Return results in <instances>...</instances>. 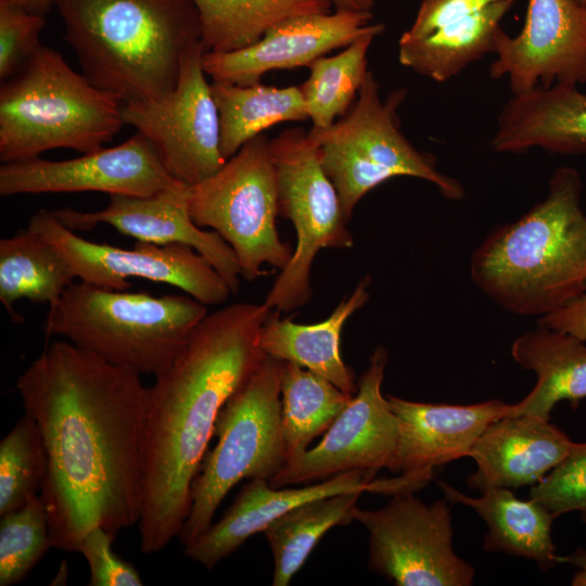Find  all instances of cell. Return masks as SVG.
<instances>
[{"instance_id": "obj_1", "label": "cell", "mask_w": 586, "mask_h": 586, "mask_svg": "<svg viewBox=\"0 0 586 586\" xmlns=\"http://www.w3.org/2000/svg\"><path fill=\"white\" fill-rule=\"evenodd\" d=\"M40 430L48 472L40 491L51 548L76 551L100 526L139 523L148 387L141 375L55 341L16 380Z\"/></svg>"}, {"instance_id": "obj_2", "label": "cell", "mask_w": 586, "mask_h": 586, "mask_svg": "<svg viewBox=\"0 0 586 586\" xmlns=\"http://www.w3.org/2000/svg\"><path fill=\"white\" fill-rule=\"evenodd\" d=\"M271 310L264 302H242L207 314L148 387L138 523L145 555L179 536L217 417L266 356L259 335Z\"/></svg>"}, {"instance_id": "obj_3", "label": "cell", "mask_w": 586, "mask_h": 586, "mask_svg": "<svg viewBox=\"0 0 586 586\" xmlns=\"http://www.w3.org/2000/svg\"><path fill=\"white\" fill-rule=\"evenodd\" d=\"M582 189L574 168H558L543 201L495 228L474 250L471 279L504 310L542 318L586 292Z\"/></svg>"}, {"instance_id": "obj_4", "label": "cell", "mask_w": 586, "mask_h": 586, "mask_svg": "<svg viewBox=\"0 0 586 586\" xmlns=\"http://www.w3.org/2000/svg\"><path fill=\"white\" fill-rule=\"evenodd\" d=\"M82 74L123 103L173 90L187 52L202 42L191 0H55Z\"/></svg>"}, {"instance_id": "obj_5", "label": "cell", "mask_w": 586, "mask_h": 586, "mask_svg": "<svg viewBox=\"0 0 586 586\" xmlns=\"http://www.w3.org/2000/svg\"><path fill=\"white\" fill-rule=\"evenodd\" d=\"M207 314L206 305L186 293L153 296L80 281L49 305L43 332L63 336L112 365L156 377Z\"/></svg>"}, {"instance_id": "obj_6", "label": "cell", "mask_w": 586, "mask_h": 586, "mask_svg": "<svg viewBox=\"0 0 586 586\" xmlns=\"http://www.w3.org/2000/svg\"><path fill=\"white\" fill-rule=\"evenodd\" d=\"M123 101L75 72L41 44L0 88V161L12 163L67 148H103L124 123Z\"/></svg>"}, {"instance_id": "obj_7", "label": "cell", "mask_w": 586, "mask_h": 586, "mask_svg": "<svg viewBox=\"0 0 586 586\" xmlns=\"http://www.w3.org/2000/svg\"><path fill=\"white\" fill-rule=\"evenodd\" d=\"M406 93L395 90L382 100L380 82L368 71L348 111L332 126L308 131L348 221L369 191L398 176L426 180L449 200L464 195L461 183L441 174L435 158L418 151L402 132L397 109Z\"/></svg>"}, {"instance_id": "obj_8", "label": "cell", "mask_w": 586, "mask_h": 586, "mask_svg": "<svg viewBox=\"0 0 586 586\" xmlns=\"http://www.w3.org/2000/svg\"><path fill=\"white\" fill-rule=\"evenodd\" d=\"M284 361L265 356L249 380L221 408L214 435L192 485L189 515L178 536L183 547L213 523L227 494L242 480L269 481L285 464L281 436Z\"/></svg>"}, {"instance_id": "obj_9", "label": "cell", "mask_w": 586, "mask_h": 586, "mask_svg": "<svg viewBox=\"0 0 586 586\" xmlns=\"http://www.w3.org/2000/svg\"><path fill=\"white\" fill-rule=\"evenodd\" d=\"M269 143L256 136L189 191L193 221L231 246L246 281L267 275L264 265L282 270L293 255L277 229L279 187Z\"/></svg>"}, {"instance_id": "obj_10", "label": "cell", "mask_w": 586, "mask_h": 586, "mask_svg": "<svg viewBox=\"0 0 586 586\" xmlns=\"http://www.w3.org/2000/svg\"><path fill=\"white\" fill-rule=\"evenodd\" d=\"M269 144L278 177L280 215L292 222L296 245L264 303L272 310L289 313L310 301L311 266L317 254L323 249H349L354 237L308 132L288 128Z\"/></svg>"}, {"instance_id": "obj_11", "label": "cell", "mask_w": 586, "mask_h": 586, "mask_svg": "<svg viewBox=\"0 0 586 586\" xmlns=\"http://www.w3.org/2000/svg\"><path fill=\"white\" fill-rule=\"evenodd\" d=\"M449 501L425 504L412 492L377 510L357 507L369 534L370 570L397 586H470L475 570L453 548Z\"/></svg>"}, {"instance_id": "obj_12", "label": "cell", "mask_w": 586, "mask_h": 586, "mask_svg": "<svg viewBox=\"0 0 586 586\" xmlns=\"http://www.w3.org/2000/svg\"><path fill=\"white\" fill-rule=\"evenodd\" d=\"M62 254L80 281L117 291L141 278L180 289L202 304L219 305L232 294L214 266L186 244L136 241L132 249L95 243L64 226L52 211L39 209L27 226Z\"/></svg>"}, {"instance_id": "obj_13", "label": "cell", "mask_w": 586, "mask_h": 586, "mask_svg": "<svg viewBox=\"0 0 586 586\" xmlns=\"http://www.w3.org/2000/svg\"><path fill=\"white\" fill-rule=\"evenodd\" d=\"M205 51L200 42L187 52L173 90L150 101L123 104L125 125L144 135L169 175L190 187L226 162L218 110L203 68Z\"/></svg>"}, {"instance_id": "obj_14", "label": "cell", "mask_w": 586, "mask_h": 586, "mask_svg": "<svg viewBox=\"0 0 586 586\" xmlns=\"http://www.w3.org/2000/svg\"><path fill=\"white\" fill-rule=\"evenodd\" d=\"M387 361L385 347L377 346L349 405L315 447L286 462L268 481L271 486L310 484L353 470L373 475L383 468L394 472L399 424L382 394Z\"/></svg>"}, {"instance_id": "obj_15", "label": "cell", "mask_w": 586, "mask_h": 586, "mask_svg": "<svg viewBox=\"0 0 586 586\" xmlns=\"http://www.w3.org/2000/svg\"><path fill=\"white\" fill-rule=\"evenodd\" d=\"M175 181L154 145L138 131L116 146H103L75 158L36 157L2 163L0 167V195L5 198L86 191L144 198Z\"/></svg>"}, {"instance_id": "obj_16", "label": "cell", "mask_w": 586, "mask_h": 586, "mask_svg": "<svg viewBox=\"0 0 586 586\" xmlns=\"http://www.w3.org/2000/svg\"><path fill=\"white\" fill-rule=\"evenodd\" d=\"M489 74L512 94L537 86L586 82V7L575 0H528L522 30L499 37Z\"/></svg>"}, {"instance_id": "obj_17", "label": "cell", "mask_w": 586, "mask_h": 586, "mask_svg": "<svg viewBox=\"0 0 586 586\" xmlns=\"http://www.w3.org/2000/svg\"><path fill=\"white\" fill-rule=\"evenodd\" d=\"M518 0H421L398 40L399 63L437 82L494 53L500 22Z\"/></svg>"}, {"instance_id": "obj_18", "label": "cell", "mask_w": 586, "mask_h": 586, "mask_svg": "<svg viewBox=\"0 0 586 586\" xmlns=\"http://www.w3.org/2000/svg\"><path fill=\"white\" fill-rule=\"evenodd\" d=\"M190 186L175 181L151 196L110 195L106 207L95 212L72 208L52 211L73 231H87L106 224L136 241L157 245L186 244L203 255L237 294L241 268L231 246L214 230L205 231L189 212Z\"/></svg>"}, {"instance_id": "obj_19", "label": "cell", "mask_w": 586, "mask_h": 586, "mask_svg": "<svg viewBox=\"0 0 586 586\" xmlns=\"http://www.w3.org/2000/svg\"><path fill=\"white\" fill-rule=\"evenodd\" d=\"M372 20V12L348 10L293 16L243 49L205 51L203 68L213 81L254 85L270 71L308 67L327 53L347 47L373 28Z\"/></svg>"}, {"instance_id": "obj_20", "label": "cell", "mask_w": 586, "mask_h": 586, "mask_svg": "<svg viewBox=\"0 0 586 586\" xmlns=\"http://www.w3.org/2000/svg\"><path fill=\"white\" fill-rule=\"evenodd\" d=\"M399 424L394 472L428 483L437 466L468 457L481 434L509 415L511 404H431L387 395Z\"/></svg>"}, {"instance_id": "obj_21", "label": "cell", "mask_w": 586, "mask_h": 586, "mask_svg": "<svg viewBox=\"0 0 586 586\" xmlns=\"http://www.w3.org/2000/svg\"><path fill=\"white\" fill-rule=\"evenodd\" d=\"M374 475L353 470L300 487H273L267 480L253 479L245 484L224 517L212 523L184 556L211 570L235 552L252 535L282 514L306 501L341 493L377 491Z\"/></svg>"}, {"instance_id": "obj_22", "label": "cell", "mask_w": 586, "mask_h": 586, "mask_svg": "<svg viewBox=\"0 0 586 586\" xmlns=\"http://www.w3.org/2000/svg\"><path fill=\"white\" fill-rule=\"evenodd\" d=\"M572 441L548 419L533 415L506 416L489 424L468 457L476 471L467 483L480 493L493 488L532 486L569 453Z\"/></svg>"}, {"instance_id": "obj_23", "label": "cell", "mask_w": 586, "mask_h": 586, "mask_svg": "<svg viewBox=\"0 0 586 586\" xmlns=\"http://www.w3.org/2000/svg\"><path fill=\"white\" fill-rule=\"evenodd\" d=\"M491 145L504 153L535 146L558 154L586 153V93L558 84L512 94L498 116Z\"/></svg>"}, {"instance_id": "obj_24", "label": "cell", "mask_w": 586, "mask_h": 586, "mask_svg": "<svg viewBox=\"0 0 586 586\" xmlns=\"http://www.w3.org/2000/svg\"><path fill=\"white\" fill-rule=\"evenodd\" d=\"M371 277L361 278L324 320L296 323L271 310L265 321L259 346L265 355L298 365L331 381L343 392L355 395L357 381L340 353L342 329L348 318L369 300Z\"/></svg>"}, {"instance_id": "obj_25", "label": "cell", "mask_w": 586, "mask_h": 586, "mask_svg": "<svg viewBox=\"0 0 586 586\" xmlns=\"http://www.w3.org/2000/svg\"><path fill=\"white\" fill-rule=\"evenodd\" d=\"M513 360L536 375L532 391L511 404L509 415H533L549 420L553 407L568 400L576 408L586 398V344L540 322L512 343Z\"/></svg>"}, {"instance_id": "obj_26", "label": "cell", "mask_w": 586, "mask_h": 586, "mask_svg": "<svg viewBox=\"0 0 586 586\" xmlns=\"http://www.w3.org/2000/svg\"><path fill=\"white\" fill-rule=\"evenodd\" d=\"M449 502L472 508L487 524L483 549L532 560L543 571L561 563L551 538L556 515L532 498H517L510 488L493 487L469 497L451 485L437 481Z\"/></svg>"}, {"instance_id": "obj_27", "label": "cell", "mask_w": 586, "mask_h": 586, "mask_svg": "<svg viewBox=\"0 0 586 586\" xmlns=\"http://www.w3.org/2000/svg\"><path fill=\"white\" fill-rule=\"evenodd\" d=\"M75 278L56 247L28 227L0 240V302L13 320L21 318L16 302L51 305Z\"/></svg>"}, {"instance_id": "obj_28", "label": "cell", "mask_w": 586, "mask_h": 586, "mask_svg": "<svg viewBox=\"0 0 586 586\" xmlns=\"http://www.w3.org/2000/svg\"><path fill=\"white\" fill-rule=\"evenodd\" d=\"M220 128V151L227 161L247 141L283 122L308 118L300 86L273 87L260 82L240 86L212 81Z\"/></svg>"}, {"instance_id": "obj_29", "label": "cell", "mask_w": 586, "mask_h": 586, "mask_svg": "<svg viewBox=\"0 0 586 586\" xmlns=\"http://www.w3.org/2000/svg\"><path fill=\"white\" fill-rule=\"evenodd\" d=\"M361 494L348 492L306 501L264 530L273 559V586H288L323 535L354 520Z\"/></svg>"}, {"instance_id": "obj_30", "label": "cell", "mask_w": 586, "mask_h": 586, "mask_svg": "<svg viewBox=\"0 0 586 586\" xmlns=\"http://www.w3.org/2000/svg\"><path fill=\"white\" fill-rule=\"evenodd\" d=\"M206 51L229 52L259 40L276 24L297 15L331 12V0H191Z\"/></svg>"}, {"instance_id": "obj_31", "label": "cell", "mask_w": 586, "mask_h": 586, "mask_svg": "<svg viewBox=\"0 0 586 586\" xmlns=\"http://www.w3.org/2000/svg\"><path fill=\"white\" fill-rule=\"evenodd\" d=\"M354 395L328 379L284 361L281 381V436L285 463L302 456L332 425Z\"/></svg>"}, {"instance_id": "obj_32", "label": "cell", "mask_w": 586, "mask_h": 586, "mask_svg": "<svg viewBox=\"0 0 586 586\" xmlns=\"http://www.w3.org/2000/svg\"><path fill=\"white\" fill-rule=\"evenodd\" d=\"M384 25L375 23L341 52L323 55L309 66L308 78L300 86L311 128L332 126L352 106L362 86L368 68L367 54Z\"/></svg>"}, {"instance_id": "obj_33", "label": "cell", "mask_w": 586, "mask_h": 586, "mask_svg": "<svg viewBox=\"0 0 586 586\" xmlns=\"http://www.w3.org/2000/svg\"><path fill=\"white\" fill-rule=\"evenodd\" d=\"M48 472L46 446L35 419L28 415L0 442V515L23 507L40 494Z\"/></svg>"}, {"instance_id": "obj_34", "label": "cell", "mask_w": 586, "mask_h": 586, "mask_svg": "<svg viewBox=\"0 0 586 586\" xmlns=\"http://www.w3.org/2000/svg\"><path fill=\"white\" fill-rule=\"evenodd\" d=\"M51 548L46 509L40 495L1 515L0 585L22 582Z\"/></svg>"}, {"instance_id": "obj_35", "label": "cell", "mask_w": 586, "mask_h": 586, "mask_svg": "<svg viewBox=\"0 0 586 586\" xmlns=\"http://www.w3.org/2000/svg\"><path fill=\"white\" fill-rule=\"evenodd\" d=\"M530 498L557 517L586 511V443H572L566 456L530 488Z\"/></svg>"}, {"instance_id": "obj_36", "label": "cell", "mask_w": 586, "mask_h": 586, "mask_svg": "<svg viewBox=\"0 0 586 586\" xmlns=\"http://www.w3.org/2000/svg\"><path fill=\"white\" fill-rule=\"evenodd\" d=\"M44 15L0 0V79L12 77L41 46Z\"/></svg>"}, {"instance_id": "obj_37", "label": "cell", "mask_w": 586, "mask_h": 586, "mask_svg": "<svg viewBox=\"0 0 586 586\" xmlns=\"http://www.w3.org/2000/svg\"><path fill=\"white\" fill-rule=\"evenodd\" d=\"M116 535L95 526L90 530L77 547L89 568L90 586H141L142 578L137 569L119 558L112 548Z\"/></svg>"}, {"instance_id": "obj_38", "label": "cell", "mask_w": 586, "mask_h": 586, "mask_svg": "<svg viewBox=\"0 0 586 586\" xmlns=\"http://www.w3.org/2000/svg\"><path fill=\"white\" fill-rule=\"evenodd\" d=\"M538 322L586 342V292Z\"/></svg>"}, {"instance_id": "obj_39", "label": "cell", "mask_w": 586, "mask_h": 586, "mask_svg": "<svg viewBox=\"0 0 586 586\" xmlns=\"http://www.w3.org/2000/svg\"><path fill=\"white\" fill-rule=\"evenodd\" d=\"M29 12L46 15L53 7L55 0H8Z\"/></svg>"}, {"instance_id": "obj_40", "label": "cell", "mask_w": 586, "mask_h": 586, "mask_svg": "<svg viewBox=\"0 0 586 586\" xmlns=\"http://www.w3.org/2000/svg\"><path fill=\"white\" fill-rule=\"evenodd\" d=\"M335 10L372 12L374 0H331Z\"/></svg>"}, {"instance_id": "obj_41", "label": "cell", "mask_w": 586, "mask_h": 586, "mask_svg": "<svg viewBox=\"0 0 586 586\" xmlns=\"http://www.w3.org/2000/svg\"><path fill=\"white\" fill-rule=\"evenodd\" d=\"M561 563H569L578 568L586 565V548H578L569 556H561Z\"/></svg>"}, {"instance_id": "obj_42", "label": "cell", "mask_w": 586, "mask_h": 586, "mask_svg": "<svg viewBox=\"0 0 586 586\" xmlns=\"http://www.w3.org/2000/svg\"><path fill=\"white\" fill-rule=\"evenodd\" d=\"M571 584L573 586H586V565L581 566L574 574Z\"/></svg>"}, {"instance_id": "obj_43", "label": "cell", "mask_w": 586, "mask_h": 586, "mask_svg": "<svg viewBox=\"0 0 586 586\" xmlns=\"http://www.w3.org/2000/svg\"><path fill=\"white\" fill-rule=\"evenodd\" d=\"M583 522L586 523V511L582 512V515H581Z\"/></svg>"}, {"instance_id": "obj_44", "label": "cell", "mask_w": 586, "mask_h": 586, "mask_svg": "<svg viewBox=\"0 0 586 586\" xmlns=\"http://www.w3.org/2000/svg\"><path fill=\"white\" fill-rule=\"evenodd\" d=\"M576 2H578L579 4L586 7V0H575Z\"/></svg>"}]
</instances>
